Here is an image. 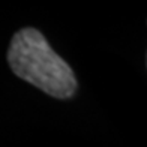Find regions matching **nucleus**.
<instances>
[{"mask_svg": "<svg viewBox=\"0 0 147 147\" xmlns=\"http://www.w3.org/2000/svg\"><path fill=\"white\" fill-rule=\"evenodd\" d=\"M8 62L17 77L50 96L68 99L77 90V78L71 66L50 47L39 30L26 27L11 41Z\"/></svg>", "mask_w": 147, "mask_h": 147, "instance_id": "f257e3e1", "label": "nucleus"}]
</instances>
